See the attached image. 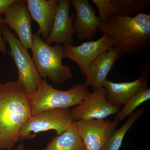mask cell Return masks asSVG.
Returning <instances> with one entry per match:
<instances>
[{
	"label": "cell",
	"instance_id": "cell-1",
	"mask_svg": "<svg viewBox=\"0 0 150 150\" xmlns=\"http://www.w3.org/2000/svg\"><path fill=\"white\" fill-rule=\"evenodd\" d=\"M28 95L17 81L0 82V147L11 149L22 126L31 116Z\"/></svg>",
	"mask_w": 150,
	"mask_h": 150
},
{
	"label": "cell",
	"instance_id": "cell-2",
	"mask_svg": "<svg viewBox=\"0 0 150 150\" xmlns=\"http://www.w3.org/2000/svg\"><path fill=\"white\" fill-rule=\"evenodd\" d=\"M98 30L107 34L123 55L137 54L149 45L150 15L139 13L134 17L115 16L105 23L100 22Z\"/></svg>",
	"mask_w": 150,
	"mask_h": 150
},
{
	"label": "cell",
	"instance_id": "cell-3",
	"mask_svg": "<svg viewBox=\"0 0 150 150\" xmlns=\"http://www.w3.org/2000/svg\"><path fill=\"white\" fill-rule=\"evenodd\" d=\"M32 59L40 77L48 78L55 85L64 83L73 78L71 68L63 64L64 46L47 44L36 33L33 34Z\"/></svg>",
	"mask_w": 150,
	"mask_h": 150
},
{
	"label": "cell",
	"instance_id": "cell-4",
	"mask_svg": "<svg viewBox=\"0 0 150 150\" xmlns=\"http://www.w3.org/2000/svg\"><path fill=\"white\" fill-rule=\"evenodd\" d=\"M84 84L73 86L67 91L54 88L42 79L35 91L28 95L32 115L56 108H70L80 104L90 93Z\"/></svg>",
	"mask_w": 150,
	"mask_h": 150
},
{
	"label": "cell",
	"instance_id": "cell-5",
	"mask_svg": "<svg viewBox=\"0 0 150 150\" xmlns=\"http://www.w3.org/2000/svg\"><path fill=\"white\" fill-rule=\"evenodd\" d=\"M1 32L3 39L9 46L10 50L9 54L17 69V81L30 95L35 91L42 79L27 49L22 45L15 34L5 23L2 25Z\"/></svg>",
	"mask_w": 150,
	"mask_h": 150
},
{
	"label": "cell",
	"instance_id": "cell-6",
	"mask_svg": "<svg viewBox=\"0 0 150 150\" xmlns=\"http://www.w3.org/2000/svg\"><path fill=\"white\" fill-rule=\"evenodd\" d=\"M74 121L70 108H56L32 115L22 126L19 133L20 140L27 139L40 132L55 130L57 136L67 130Z\"/></svg>",
	"mask_w": 150,
	"mask_h": 150
},
{
	"label": "cell",
	"instance_id": "cell-7",
	"mask_svg": "<svg viewBox=\"0 0 150 150\" xmlns=\"http://www.w3.org/2000/svg\"><path fill=\"white\" fill-rule=\"evenodd\" d=\"M120 108L114 106L108 100L107 91L105 88L90 93L80 104L71 110L75 121L100 119L119 112Z\"/></svg>",
	"mask_w": 150,
	"mask_h": 150
},
{
	"label": "cell",
	"instance_id": "cell-8",
	"mask_svg": "<svg viewBox=\"0 0 150 150\" xmlns=\"http://www.w3.org/2000/svg\"><path fill=\"white\" fill-rule=\"evenodd\" d=\"M64 46V58L76 63L86 78L94 60L100 54L114 46L112 40L105 33H103L102 37L98 40L84 42L79 46Z\"/></svg>",
	"mask_w": 150,
	"mask_h": 150
},
{
	"label": "cell",
	"instance_id": "cell-9",
	"mask_svg": "<svg viewBox=\"0 0 150 150\" xmlns=\"http://www.w3.org/2000/svg\"><path fill=\"white\" fill-rule=\"evenodd\" d=\"M3 21L18 36V40L26 49H31L33 41L31 18L26 0H15L4 14Z\"/></svg>",
	"mask_w": 150,
	"mask_h": 150
},
{
	"label": "cell",
	"instance_id": "cell-10",
	"mask_svg": "<svg viewBox=\"0 0 150 150\" xmlns=\"http://www.w3.org/2000/svg\"><path fill=\"white\" fill-rule=\"evenodd\" d=\"M78 132L86 150H100L119 122L103 119L76 121Z\"/></svg>",
	"mask_w": 150,
	"mask_h": 150
},
{
	"label": "cell",
	"instance_id": "cell-11",
	"mask_svg": "<svg viewBox=\"0 0 150 150\" xmlns=\"http://www.w3.org/2000/svg\"><path fill=\"white\" fill-rule=\"evenodd\" d=\"M70 1L59 0V6L54 18L49 36L44 41L47 44L63 43L72 45L74 41L73 35L75 34L74 13L70 16Z\"/></svg>",
	"mask_w": 150,
	"mask_h": 150
},
{
	"label": "cell",
	"instance_id": "cell-12",
	"mask_svg": "<svg viewBox=\"0 0 150 150\" xmlns=\"http://www.w3.org/2000/svg\"><path fill=\"white\" fill-rule=\"evenodd\" d=\"M69 1L76 11V19L73 24L77 38L80 41L91 40L96 35L101 22L99 17L88 0Z\"/></svg>",
	"mask_w": 150,
	"mask_h": 150
},
{
	"label": "cell",
	"instance_id": "cell-13",
	"mask_svg": "<svg viewBox=\"0 0 150 150\" xmlns=\"http://www.w3.org/2000/svg\"><path fill=\"white\" fill-rule=\"evenodd\" d=\"M148 75L145 71L137 80L130 82L118 83L106 80L103 87L106 89L108 101L121 108L136 94L148 88Z\"/></svg>",
	"mask_w": 150,
	"mask_h": 150
},
{
	"label": "cell",
	"instance_id": "cell-14",
	"mask_svg": "<svg viewBox=\"0 0 150 150\" xmlns=\"http://www.w3.org/2000/svg\"><path fill=\"white\" fill-rule=\"evenodd\" d=\"M123 56V54L114 46L100 54L91 65L88 75L83 83L84 85L87 88L91 86L93 91L103 87L112 66Z\"/></svg>",
	"mask_w": 150,
	"mask_h": 150
},
{
	"label": "cell",
	"instance_id": "cell-15",
	"mask_svg": "<svg viewBox=\"0 0 150 150\" xmlns=\"http://www.w3.org/2000/svg\"><path fill=\"white\" fill-rule=\"evenodd\" d=\"M31 18L39 25L37 34L44 40L49 36L59 0H26Z\"/></svg>",
	"mask_w": 150,
	"mask_h": 150
},
{
	"label": "cell",
	"instance_id": "cell-16",
	"mask_svg": "<svg viewBox=\"0 0 150 150\" xmlns=\"http://www.w3.org/2000/svg\"><path fill=\"white\" fill-rule=\"evenodd\" d=\"M42 150H86L76 121H72L67 130L53 138Z\"/></svg>",
	"mask_w": 150,
	"mask_h": 150
},
{
	"label": "cell",
	"instance_id": "cell-17",
	"mask_svg": "<svg viewBox=\"0 0 150 150\" xmlns=\"http://www.w3.org/2000/svg\"><path fill=\"white\" fill-rule=\"evenodd\" d=\"M144 110V108H141L130 115L123 125L110 134L100 150H119L125 135L133 124L141 118Z\"/></svg>",
	"mask_w": 150,
	"mask_h": 150
},
{
	"label": "cell",
	"instance_id": "cell-18",
	"mask_svg": "<svg viewBox=\"0 0 150 150\" xmlns=\"http://www.w3.org/2000/svg\"><path fill=\"white\" fill-rule=\"evenodd\" d=\"M117 16L130 17L132 14L144 10L150 6L149 0H111Z\"/></svg>",
	"mask_w": 150,
	"mask_h": 150
},
{
	"label": "cell",
	"instance_id": "cell-19",
	"mask_svg": "<svg viewBox=\"0 0 150 150\" xmlns=\"http://www.w3.org/2000/svg\"><path fill=\"white\" fill-rule=\"evenodd\" d=\"M150 98V89H145L136 94L122 106V109L116 114L115 120L123 121L126 117L134 113L135 110L141 104L149 100Z\"/></svg>",
	"mask_w": 150,
	"mask_h": 150
},
{
	"label": "cell",
	"instance_id": "cell-20",
	"mask_svg": "<svg viewBox=\"0 0 150 150\" xmlns=\"http://www.w3.org/2000/svg\"><path fill=\"white\" fill-rule=\"evenodd\" d=\"M98 11V17L101 22L105 23L110 18L117 16L111 0H92Z\"/></svg>",
	"mask_w": 150,
	"mask_h": 150
},
{
	"label": "cell",
	"instance_id": "cell-21",
	"mask_svg": "<svg viewBox=\"0 0 150 150\" xmlns=\"http://www.w3.org/2000/svg\"><path fill=\"white\" fill-rule=\"evenodd\" d=\"M3 15H0V52L4 55H6L7 53L6 44L3 39L1 32V26L4 24L3 21Z\"/></svg>",
	"mask_w": 150,
	"mask_h": 150
},
{
	"label": "cell",
	"instance_id": "cell-22",
	"mask_svg": "<svg viewBox=\"0 0 150 150\" xmlns=\"http://www.w3.org/2000/svg\"><path fill=\"white\" fill-rule=\"evenodd\" d=\"M15 0H0V15H3L6 9Z\"/></svg>",
	"mask_w": 150,
	"mask_h": 150
},
{
	"label": "cell",
	"instance_id": "cell-23",
	"mask_svg": "<svg viewBox=\"0 0 150 150\" xmlns=\"http://www.w3.org/2000/svg\"><path fill=\"white\" fill-rule=\"evenodd\" d=\"M16 150H25L24 145L22 143H21L18 145V146Z\"/></svg>",
	"mask_w": 150,
	"mask_h": 150
},
{
	"label": "cell",
	"instance_id": "cell-24",
	"mask_svg": "<svg viewBox=\"0 0 150 150\" xmlns=\"http://www.w3.org/2000/svg\"><path fill=\"white\" fill-rule=\"evenodd\" d=\"M1 147H0V150H1Z\"/></svg>",
	"mask_w": 150,
	"mask_h": 150
}]
</instances>
